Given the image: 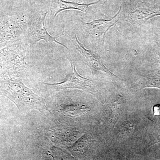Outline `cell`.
<instances>
[{
    "mask_svg": "<svg viewBox=\"0 0 160 160\" xmlns=\"http://www.w3.org/2000/svg\"><path fill=\"white\" fill-rule=\"evenodd\" d=\"M122 9L121 6L117 14L110 19L96 20L89 23L82 22L86 34L99 46H104L106 33L119 19Z\"/></svg>",
    "mask_w": 160,
    "mask_h": 160,
    "instance_id": "obj_4",
    "label": "cell"
},
{
    "mask_svg": "<svg viewBox=\"0 0 160 160\" xmlns=\"http://www.w3.org/2000/svg\"><path fill=\"white\" fill-rule=\"evenodd\" d=\"M97 160H129L116 149H108Z\"/></svg>",
    "mask_w": 160,
    "mask_h": 160,
    "instance_id": "obj_9",
    "label": "cell"
},
{
    "mask_svg": "<svg viewBox=\"0 0 160 160\" xmlns=\"http://www.w3.org/2000/svg\"><path fill=\"white\" fill-rule=\"evenodd\" d=\"M148 87L160 89V70L143 76L136 84L137 90Z\"/></svg>",
    "mask_w": 160,
    "mask_h": 160,
    "instance_id": "obj_8",
    "label": "cell"
},
{
    "mask_svg": "<svg viewBox=\"0 0 160 160\" xmlns=\"http://www.w3.org/2000/svg\"><path fill=\"white\" fill-rule=\"evenodd\" d=\"M71 71L66 76V79L60 83L47 84L46 85L53 86L57 89H79L92 93L96 89V85L92 80L83 77L78 73L76 69V65L71 62Z\"/></svg>",
    "mask_w": 160,
    "mask_h": 160,
    "instance_id": "obj_5",
    "label": "cell"
},
{
    "mask_svg": "<svg viewBox=\"0 0 160 160\" xmlns=\"http://www.w3.org/2000/svg\"><path fill=\"white\" fill-rule=\"evenodd\" d=\"M0 94L13 102L22 113H26L32 109L41 112L49 111L44 100L21 82L12 80L2 81Z\"/></svg>",
    "mask_w": 160,
    "mask_h": 160,
    "instance_id": "obj_1",
    "label": "cell"
},
{
    "mask_svg": "<svg viewBox=\"0 0 160 160\" xmlns=\"http://www.w3.org/2000/svg\"><path fill=\"white\" fill-rule=\"evenodd\" d=\"M51 154L52 160H78L69 152L56 147L52 149Z\"/></svg>",
    "mask_w": 160,
    "mask_h": 160,
    "instance_id": "obj_10",
    "label": "cell"
},
{
    "mask_svg": "<svg viewBox=\"0 0 160 160\" xmlns=\"http://www.w3.org/2000/svg\"><path fill=\"white\" fill-rule=\"evenodd\" d=\"M156 56L158 62L160 64V35L158 38L155 49Z\"/></svg>",
    "mask_w": 160,
    "mask_h": 160,
    "instance_id": "obj_11",
    "label": "cell"
},
{
    "mask_svg": "<svg viewBox=\"0 0 160 160\" xmlns=\"http://www.w3.org/2000/svg\"><path fill=\"white\" fill-rule=\"evenodd\" d=\"M47 14V12H46L41 17L35 20L30 24L28 33V40L29 44L30 46H32L41 40H44L48 43H57L66 49H68L65 45L57 40L58 38L63 34V32L58 36L54 37L49 34L46 30L45 22Z\"/></svg>",
    "mask_w": 160,
    "mask_h": 160,
    "instance_id": "obj_6",
    "label": "cell"
},
{
    "mask_svg": "<svg viewBox=\"0 0 160 160\" xmlns=\"http://www.w3.org/2000/svg\"><path fill=\"white\" fill-rule=\"evenodd\" d=\"M102 0H99L89 4H79V3L67 2L64 0H51V14L55 18L59 12L68 9H76L84 12H87L89 9V6L95 5L100 2Z\"/></svg>",
    "mask_w": 160,
    "mask_h": 160,
    "instance_id": "obj_7",
    "label": "cell"
},
{
    "mask_svg": "<svg viewBox=\"0 0 160 160\" xmlns=\"http://www.w3.org/2000/svg\"><path fill=\"white\" fill-rule=\"evenodd\" d=\"M72 43L78 51L85 59V62L89 66L93 75L100 78H107L109 80L117 79L118 77L111 72L103 64L102 60L92 52L86 49L78 39L76 35L72 37Z\"/></svg>",
    "mask_w": 160,
    "mask_h": 160,
    "instance_id": "obj_3",
    "label": "cell"
},
{
    "mask_svg": "<svg viewBox=\"0 0 160 160\" xmlns=\"http://www.w3.org/2000/svg\"><path fill=\"white\" fill-rule=\"evenodd\" d=\"M126 21L134 27L142 25L154 17L160 16V6L140 0H129L124 8Z\"/></svg>",
    "mask_w": 160,
    "mask_h": 160,
    "instance_id": "obj_2",
    "label": "cell"
}]
</instances>
